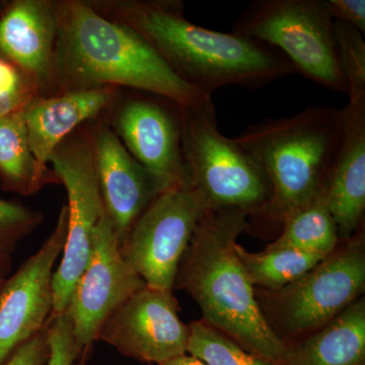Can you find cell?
I'll return each instance as SVG.
<instances>
[{
  "label": "cell",
  "mask_w": 365,
  "mask_h": 365,
  "mask_svg": "<svg viewBox=\"0 0 365 365\" xmlns=\"http://www.w3.org/2000/svg\"><path fill=\"white\" fill-rule=\"evenodd\" d=\"M98 13L132 29L182 81L204 96L228 86L259 88L290 74L280 51L192 23L179 0H93Z\"/></svg>",
  "instance_id": "obj_1"
},
{
  "label": "cell",
  "mask_w": 365,
  "mask_h": 365,
  "mask_svg": "<svg viewBox=\"0 0 365 365\" xmlns=\"http://www.w3.org/2000/svg\"><path fill=\"white\" fill-rule=\"evenodd\" d=\"M58 21L54 93L118 88L155 93L182 108L209 97L182 81L132 29L86 0H54Z\"/></svg>",
  "instance_id": "obj_2"
},
{
  "label": "cell",
  "mask_w": 365,
  "mask_h": 365,
  "mask_svg": "<svg viewBox=\"0 0 365 365\" xmlns=\"http://www.w3.org/2000/svg\"><path fill=\"white\" fill-rule=\"evenodd\" d=\"M248 216L240 209L206 211L178 271V283L196 300L208 325L250 352L284 365L288 348L262 313L235 252L237 237L249 227Z\"/></svg>",
  "instance_id": "obj_3"
},
{
  "label": "cell",
  "mask_w": 365,
  "mask_h": 365,
  "mask_svg": "<svg viewBox=\"0 0 365 365\" xmlns=\"http://www.w3.org/2000/svg\"><path fill=\"white\" fill-rule=\"evenodd\" d=\"M342 131L343 109L309 106L294 116L266 118L237 137L270 186L260 212L283 223L326 195Z\"/></svg>",
  "instance_id": "obj_4"
},
{
  "label": "cell",
  "mask_w": 365,
  "mask_h": 365,
  "mask_svg": "<svg viewBox=\"0 0 365 365\" xmlns=\"http://www.w3.org/2000/svg\"><path fill=\"white\" fill-rule=\"evenodd\" d=\"M182 150L189 185L208 210L240 209L250 215L265 207L267 178L237 138L220 131L211 97L182 108Z\"/></svg>",
  "instance_id": "obj_5"
},
{
  "label": "cell",
  "mask_w": 365,
  "mask_h": 365,
  "mask_svg": "<svg viewBox=\"0 0 365 365\" xmlns=\"http://www.w3.org/2000/svg\"><path fill=\"white\" fill-rule=\"evenodd\" d=\"M232 33L275 48L297 73L348 96L327 0H255L232 24Z\"/></svg>",
  "instance_id": "obj_6"
},
{
  "label": "cell",
  "mask_w": 365,
  "mask_h": 365,
  "mask_svg": "<svg viewBox=\"0 0 365 365\" xmlns=\"http://www.w3.org/2000/svg\"><path fill=\"white\" fill-rule=\"evenodd\" d=\"M49 165L66 187L67 239L53 274V314L66 313L72 292L90 256L91 237L106 212L96 160L95 128L81 127L53 151Z\"/></svg>",
  "instance_id": "obj_7"
},
{
  "label": "cell",
  "mask_w": 365,
  "mask_h": 365,
  "mask_svg": "<svg viewBox=\"0 0 365 365\" xmlns=\"http://www.w3.org/2000/svg\"><path fill=\"white\" fill-rule=\"evenodd\" d=\"M207 210L189 185L163 192L137 218L121 250L148 287L172 292L182 258Z\"/></svg>",
  "instance_id": "obj_8"
},
{
  "label": "cell",
  "mask_w": 365,
  "mask_h": 365,
  "mask_svg": "<svg viewBox=\"0 0 365 365\" xmlns=\"http://www.w3.org/2000/svg\"><path fill=\"white\" fill-rule=\"evenodd\" d=\"M108 122L132 157L165 189L189 186L182 150V107L155 93L128 90L107 112Z\"/></svg>",
  "instance_id": "obj_9"
},
{
  "label": "cell",
  "mask_w": 365,
  "mask_h": 365,
  "mask_svg": "<svg viewBox=\"0 0 365 365\" xmlns=\"http://www.w3.org/2000/svg\"><path fill=\"white\" fill-rule=\"evenodd\" d=\"M144 287L145 282L122 253L121 242L105 212L93 230L88 260L67 307L83 364L106 319Z\"/></svg>",
  "instance_id": "obj_10"
},
{
  "label": "cell",
  "mask_w": 365,
  "mask_h": 365,
  "mask_svg": "<svg viewBox=\"0 0 365 365\" xmlns=\"http://www.w3.org/2000/svg\"><path fill=\"white\" fill-rule=\"evenodd\" d=\"M66 239L67 207L63 205L51 235L0 288V365L49 323L53 274Z\"/></svg>",
  "instance_id": "obj_11"
},
{
  "label": "cell",
  "mask_w": 365,
  "mask_h": 365,
  "mask_svg": "<svg viewBox=\"0 0 365 365\" xmlns=\"http://www.w3.org/2000/svg\"><path fill=\"white\" fill-rule=\"evenodd\" d=\"M189 334L172 292L146 285L110 314L98 340L124 356L162 364L186 354Z\"/></svg>",
  "instance_id": "obj_12"
},
{
  "label": "cell",
  "mask_w": 365,
  "mask_h": 365,
  "mask_svg": "<svg viewBox=\"0 0 365 365\" xmlns=\"http://www.w3.org/2000/svg\"><path fill=\"white\" fill-rule=\"evenodd\" d=\"M365 284L361 245L328 255L318 265L284 287L281 306L289 330L302 332L326 325L354 302Z\"/></svg>",
  "instance_id": "obj_13"
},
{
  "label": "cell",
  "mask_w": 365,
  "mask_h": 365,
  "mask_svg": "<svg viewBox=\"0 0 365 365\" xmlns=\"http://www.w3.org/2000/svg\"><path fill=\"white\" fill-rule=\"evenodd\" d=\"M58 21L54 0H11L0 9V56L23 72L38 96L54 93Z\"/></svg>",
  "instance_id": "obj_14"
},
{
  "label": "cell",
  "mask_w": 365,
  "mask_h": 365,
  "mask_svg": "<svg viewBox=\"0 0 365 365\" xmlns=\"http://www.w3.org/2000/svg\"><path fill=\"white\" fill-rule=\"evenodd\" d=\"M103 118L95 127L98 182L106 213L122 245L137 218L168 190L125 148L107 113Z\"/></svg>",
  "instance_id": "obj_15"
},
{
  "label": "cell",
  "mask_w": 365,
  "mask_h": 365,
  "mask_svg": "<svg viewBox=\"0 0 365 365\" xmlns=\"http://www.w3.org/2000/svg\"><path fill=\"white\" fill-rule=\"evenodd\" d=\"M122 88H101L36 96L24 109L29 141L36 160L49 167L53 151L66 137L109 111Z\"/></svg>",
  "instance_id": "obj_16"
},
{
  "label": "cell",
  "mask_w": 365,
  "mask_h": 365,
  "mask_svg": "<svg viewBox=\"0 0 365 365\" xmlns=\"http://www.w3.org/2000/svg\"><path fill=\"white\" fill-rule=\"evenodd\" d=\"M326 201L338 237L349 239L365 209V101L343 108L342 138Z\"/></svg>",
  "instance_id": "obj_17"
},
{
  "label": "cell",
  "mask_w": 365,
  "mask_h": 365,
  "mask_svg": "<svg viewBox=\"0 0 365 365\" xmlns=\"http://www.w3.org/2000/svg\"><path fill=\"white\" fill-rule=\"evenodd\" d=\"M284 365H365V302L360 299L294 348Z\"/></svg>",
  "instance_id": "obj_18"
},
{
  "label": "cell",
  "mask_w": 365,
  "mask_h": 365,
  "mask_svg": "<svg viewBox=\"0 0 365 365\" xmlns=\"http://www.w3.org/2000/svg\"><path fill=\"white\" fill-rule=\"evenodd\" d=\"M59 184L54 172L38 163L31 148L24 110L0 119V186L31 196L47 185Z\"/></svg>",
  "instance_id": "obj_19"
},
{
  "label": "cell",
  "mask_w": 365,
  "mask_h": 365,
  "mask_svg": "<svg viewBox=\"0 0 365 365\" xmlns=\"http://www.w3.org/2000/svg\"><path fill=\"white\" fill-rule=\"evenodd\" d=\"M235 252L253 285L282 288L292 284L312 270L327 256L294 248H266L250 253L235 244Z\"/></svg>",
  "instance_id": "obj_20"
},
{
  "label": "cell",
  "mask_w": 365,
  "mask_h": 365,
  "mask_svg": "<svg viewBox=\"0 0 365 365\" xmlns=\"http://www.w3.org/2000/svg\"><path fill=\"white\" fill-rule=\"evenodd\" d=\"M338 232L326 195L300 209L283 222L282 234L269 248H294L328 256L337 245Z\"/></svg>",
  "instance_id": "obj_21"
},
{
  "label": "cell",
  "mask_w": 365,
  "mask_h": 365,
  "mask_svg": "<svg viewBox=\"0 0 365 365\" xmlns=\"http://www.w3.org/2000/svg\"><path fill=\"white\" fill-rule=\"evenodd\" d=\"M189 330L187 352L207 365H279L247 351L205 322H193Z\"/></svg>",
  "instance_id": "obj_22"
},
{
  "label": "cell",
  "mask_w": 365,
  "mask_h": 365,
  "mask_svg": "<svg viewBox=\"0 0 365 365\" xmlns=\"http://www.w3.org/2000/svg\"><path fill=\"white\" fill-rule=\"evenodd\" d=\"M341 71L348 86L349 103L365 101V42L364 34L344 21H334Z\"/></svg>",
  "instance_id": "obj_23"
},
{
  "label": "cell",
  "mask_w": 365,
  "mask_h": 365,
  "mask_svg": "<svg viewBox=\"0 0 365 365\" xmlns=\"http://www.w3.org/2000/svg\"><path fill=\"white\" fill-rule=\"evenodd\" d=\"M44 215L23 204L0 199V256L11 257L21 241L40 227Z\"/></svg>",
  "instance_id": "obj_24"
},
{
  "label": "cell",
  "mask_w": 365,
  "mask_h": 365,
  "mask_svg": "<svg viewBox=\"0 0 365 365\" xmlns=\"http://www.w3.org/2000/svg\"><path fill=\"white\" fill-rule=\"evenodd\" d=\"M36 96L35 86L23 72L0 56V119L25 109Z\"/></svg>",
  "instance_id": "obj_25"
},
{
  "label": "cell",
  "mask_w": 365,
  "mask_h": 365,
  "mask_svg": "<svg viewBox=\"0 0 365 365\" xmlns=\"http://www.w3.org/2000/svg\"><path fill=\"white\" fill-rule=\"evenodd\" d=\"M50 357L47 365H74L81 357L68 312L51 317L47 326Z\"/></svg>",
  "instance_id": "obj_26"
},
{
  "label": "cell",
  "mask_w": 365,
  "mask_h": 365,
  "mask_svg": "<svg viewBox=\"0 0 365 365\" xmlns=\"http://www.w3.org/2000/svg\"><path fill=\"white\" fill-rule=\"evenodd\" d=\"M47 326L16 349L4 365H47L50 357Z\"/></svg>",
  "instance_id": "obj_27"
},
{
  "label": "cell",
  "mask_w": 365,
  "mask_h": 365,
  "mask_svg": "<svg viewBox=\"0 0 365 365\" xmlns=\"http://www.w3.org/2000/svg\"><path fill=\"white\" fill-rule=\"evenodd\" d=\"M334 21H344L365 33L364 0H327Z\"/></svg>",
  "instance_id": "obj_28"
},
{
  "label": "cell",
  "mask_w": 365,
  "mask_h": 365,
  "mask_svg": "<svg viewBox=\"0 0 365 365\" xmlns=\"http://www.w3.org/2000/svg\"><path fill=\"white\" fill-rule=\"evenodd\" d=\"M160 365H207L202 360L197 359L195 356L192 355L184 354L180 355V356L174 357V359L168 360V361L163 362Z\"/></svg>",
  "instance_id": "obj_29"
},
{
  "label": "cell",
  "mask_w": 365,
  "mask_h": 365,
  "mask_svg": "<svg viewBox=\"0 0 365 365\" xmlns=\"http://www.w3.org/2000/svg\"><path fill=\"white\" fill-rule=\"evenodd\" d=\"M11 268H13L11 257L0 256V288L6 282L7 278L11 276Z\"/></svg>",
  "instance_id": "obj_30"
},
{
  "label": "cell",
  "mask_w": 365,
  "mask_h": 365,
  "mask_svg": "<svg viewBox=\"0 0 365 365\" xmlns=\"http://www.w3.org/2000/svg\"><path fill=\"white\" fill-rule=\"evenodd\" d=\"M4 1H0V9H1L2 6H4Z\"/></svg>",
  "instance_id": "obj_31"
}]
</instances>
